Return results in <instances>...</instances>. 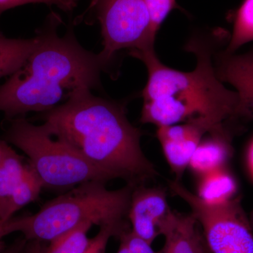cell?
I'll use <instances>...</instances> for the list:
<instances>
[{
  "instance_id": "obj_1",
  "label": "cell",
  "mask_w": 253,
  "mask_h": 253,
  "mask_svg": "<svg viewBox=\"0 0 253 253\" xmlns=\"http://www.w3.org/2000/svg\"><path fill=\"white\" fill-rule=\"evenodd\" d=\"M43 126L66 141L113 179L139 186L158 173L141 146L140 129L132 126L124 106L78 90L61 105L43 113Z\"/></svg>"
},
{
  "instance_id": "obj_2",
  "label": "cell",
  "mask_w": 253,
  "mask_h": 253,
  "mask_svg": "<svg viewBox=\"0 0 253 253\" xmlns=\"http://www.w3.org/2000/svg\"><path fill=\"white\" fill-rule=\"evenodd\" d=\"M186 49L197 59L196 68L190 72L163 64L154 48L129 51L148 71L141 122L158 127L197 121L214 131L224 127L226 120L241 117L239 95L226 89L217 77L211 46L194 38Z\"/></svg>"
},
{
  "instance_id": "obj_3",
  "label": "cell",
  "mask_w": 253,
  "mask_h": 253,
  "mask_svg": "<svg viewBox=\"0 0 253 253\" xmlns=\"http://www.w3.org/2000/svg\"><path fill=\"white\" fill-rule=\"evenodd\" d=\"M61 20L49 16L47 26L38 33L40 41L22 67L0 85V112L5 119L30 112H46L76 91L100 85L110 63L100 54L84 49L72 33H57Z\"/></svg>"
},
{
  "instance_id": "obj_4",
  "label": "cell",
  "mask_w": 253,
  "mask_h": 253,
  "mask_svg": "<svg viewBox=\"0 0 253 253\" xmlns=\"http://www.w3.org/2000/svg\"><path fill=\"white\" fill-rule=\"evenodd\" d=\"M106 184L87 181L51 199L38 212L21 217L20 232L27 241L50 242L85 222L129 231L126 219L134 186L109 190Z\"/></svg>"
},
{
  "instance_id": "obj_5",
  "label": "cell",
  "mask_w": 253,
  "mask_h": 253,
  "mask_svg": "<svg viewBox=\"0 0 253 253\" xmlns=\"http://www.w3.org/2000/svg\"><path fill=\"white\" fill-rule=\"evenodd\" d=\"M6 121L9 124L4 140L28 156L44 187L73 189L87 181L113 180L108 173L89 162L66 141L50 133L43 125L33 124L24 116Z\"/></svg>"
},
{
  "instance_id": "obj_6",
  "label": "cell",
  "mask_w": 253,
  "mask_h": 253,
  "mask_svg": "<svg viewBox=\"0 0 253 253\" xmlns=\"http://www.w3.org/2000/svg\"><path fill=\"white\" fill-rule=\"evenodd\" d=\"M169 186L189 205L191 214L202 226L211 253H253V229L239 200L210 206L179 181H169Z\"/></svg>"
},
{
  "instance_id": "obj_7",
  "label": "cell",
  "mask_w": 253,
  "mask_h": 253,
  "mask_svg": "<svg viewBox=\"0 0 253 253\" xmlns=\"http://www.w3.org/2000/svg\"><path fill=\"white\" fill-rule=\"evenodd\" d=\"M89 9L101 25L104 49L99 54L106 62H112L121 50L154 48L156 36L145 0H91Z\"/></svg>"
},
{
  "instance_id": "obj_8",
  "label": "cell",
  "mask_w": 253,
  "mask_h": 253,
  "mask_svg": "<svg viewBox=\"0 0 253 253\" xmlns=\"http://www.w3.org/2000/svg\"><path fill=\"white\" fill-rule=\"evenodd\" d=\"M170 209L166 190L146 187L144 184L134 186L128 213L131 231L152 244L160 236V223Z\"/></svg>"
},
{
  "instance_id": "obj_9",
  "label": "cell",
  "mask_w": 253,
  "mask_h": 253,
  "mask_svg": "<svg viewBox=\"0 0 253 253\" xmlns=\"http://www.w3.org/2000/svg\"><path fill=\"white\" fill-rule=\"evenodd\" d=\"M210 132L212 130L208 126L197 121L158 126V141L176 181H179L189 167L191 158L204 136Z\"/></svg>"
},
{
  "instance_id": "obj_10",
  "label": "cell",
  "mask_w": 253,
  "mask_h": 253,
  "mask_svg": "<svg viewBox=\"0 0 253 253\" xmlns=\"http://www.w3.org/2000/svg\"><path fill=\"white\" fill-rule=\"evenodd\" d=\"M217 77L236 89L241 117L253 119V49L242 54L223 51L217 57Z\"/></svg>"
},
{
  "instance_id": "obj_11",
  "label": "cell",
  "mask_w": 253,
  "mask_h": 253,
  "mask_svg": "<svg viewBox=\"0 0 253 253\" xmlns=\"http://www.w3.org/2000/svg\"><path fill=\"white\" fill-rule=\"evenodd\" d=\"M199 225L192 214L170 209L158 226L160 235L165 239L162 253H208L207 244Z\"/></svg>"
},
{
  "instance_id": "obj_12",
  "label": "cell",
  "mask_w": 253,
  "mask_h": 253,
  "mask_svg": "<svg viewBox=\"0 0 253 253\" xmlns=\"http://www.w3.org/2000/svg\"><path fill=\"white\" fill-rule=\"evenodd\" d=\"M203 138L190 161L189 167L203 176L224 168L230 154V134L225 127L209 133Z\"/></svg>"
},
{
  "instance_id": "obj_13",
  "label": "cell",
  "mask_w": 253,
  "mask_h": 253,
  "mask_svg": "<svg viewBox=\"0 0 253 253\" xmlns=\"http://www.w3.org/2000/svg\"><path fill=\"white\" fill-rule=\"evenodd\" d=\"M28 163L4 141L0 161V220H8L11 198L24 176Z\"/></svg>"
},
{
  "instance_id": "obj_14",
  "label": "cell",
  "mask_w": 253,
  "mask_h": 253,
  "mask_svg": "<svg viewBox=\"0 0 253 253\" xmlns=\"http://www.w3.org/2000/svg\"><path fill=\"white\" fill-rule=\"evenodd\" d=\"M201 177L196 195L205 204L219 206L234 199L236 181L225 168L208 173Z\"/></svg>"
},
{
  "instance_id": "obj_15",
  "label": "cell",
  "mask_w": 253,
  "mask_h": 253,
  "mask_svg": "<svg viewBox=\"0 0 253 253\" xmlns=\"http://www.w3.org/2000/svg\"><path fill=\"white\" fill-rule=\"evenodd\" d=\"M39 41L38 34L31 39H16L7 38L0 31V79L22 67Z\"/></svg>"
},
{
  "instance_id": "obj_16",
  "label": "cell",
  "mask_w": 253,
  "mask_h": 253,
  "mask_svg": "<svg viewBox=\"0 0 253 253\" xmlns=\"http://www.w3.org/2000/svg\"><path fill=\"white\" fill-rule=\"evenodd\" d=\"M43 188L44 186L41 178L28 162L23 180L10 201L7 211L8 219L14 217L15 213L25 206L36 201Z\"/></svg>"
},
{
  "instance_id": "obj_17",
  "label": "cell",
  "mask_w": 253,
  "mask_h": 253,
  "mask_svg": "<svg viewBox=\"0 0 253 253\" xmlns=\"http://www.w3.org/2000/svg\"><path fill=\"white\" fill-rule=\"evenodd\" d=\"M253 41V0H244L236 13L230 42L225 51L235 53L241 46Z\"/></svg>"
},
{
  "instance_id": "obj_18",
  "label": "cell",
  "mask_w": 253,
  "mask_h": 253,
  "mask_svg": "<svg viewBox=\"0 0 253 253\" xmlns=\"http://www.w3.org/2000/svg\"><path fill=\"white\" fill-rule=\"evenodd\" d=\"M93 224L85 222L73 230L50 241L42 253H82L86 249L89 239L88 231Z\"/></svg>"
},
{
  "instance_id": "obj_19",
  "label": "cell",
  "mask_w": 253,
  "mask_h": 253,
  "mask_svg": "<svg viewBox=\"0 0 253 253\" xmlns=\"http://www.w3.org/2000/svg\"><path fill=\"white\" fill-rule=\"evenodd\" d=\"M150 17H151V27L154 36L156 34L163 21L167 18L168 14L176 8H179L176 0H145Z\"/></svg>"
},
{
  "instance_id": "obj_20",
  "label": "cell",
  "mask_w": 253,
  "mask_h": 253,
  "mask_svg": "<svg viewBox=\"0 0 253 253\" xmlns=\"http://www.w3.org/2000/svg\"><path fill=\"white\" fill-rule=\"evenodd\" d=\"M99 232L92 239H89L86 249L82 253H106L110 239L113 236L119 238L123 233L115 226H100Z\"/></svg>"
},
{
  "instance_id": "obj_21",
  "label": "cell",
  "mask_w": 253,
  "mask_h": 253,
  "mask_svg": "<svg viewBox=\"0 0 253 253\" xmlns=\"http://www.w3.org/2000/svg\"><path fill=\"white\" fill-rule=\"evenodd\" d=\"M78 0H0V16L4 11L16 6L28 4L42 3L51 6H57L64 11H72L76 7Z\"/></svg>"
},
{
  "instance_id": "obj_22",
  "label": "cell",
  "mask_w": 253,
  "mask_h": 253,
  "mask_svg": "<svg viewBox=\"0 0 253 253\" xmlns=\"http://www.w3.org/2000/svg\"><path fill=\"white\" fill-rule=\"evenodd\" d=\"M119 240H123L127 246L131 253H162V251H156L152 244L135 235L131 230L123 233Z\"/></svg>"
},
{
  "instance_id": "obj_23",
  "label": "cell",
  "mask_w": 253,
  "mask_h": 253,
  "mask_svg": "<svg viewBox=\"0 0 253 253\" xmlns=\"http://www.w3.org/2000/svg\"><path fill=\"white\" fill-rule=\"evenodd\" d=\"M21 222V217H13L8 220H0V253L6 249L3 241L4 238L12 233L19 232Z\"/></svg>"
},
{
  "instance_id": "obj_24",
  "label": "cell",
  "mask_w": 253,
  "mask_h": 253,
  "mask_svg": "<svg viewBox=\"0 0 253 253\" xmlns=\"http://www.w3.org/2000/svg\"><path fill=\"white\" fill-rule=\"evenodd\" d=\"M27 244L26 239H18L14 241V244L9 247L6 248L2 252L0 253H23L25 248Z\"/></svg>"
},
{
  "instance_id": "obj_25",
  "label": "cell",
  "mask_w": 253,
  "mask_h": 253,
  "mask_svg": "<svg viewBox=\"0 0 253 253\" xmlns=\"http://www.w3.org/2000/svg\"><path fill=\"white\" fill-rule=\"evenodd\" d=\"M247 163L249 172L253 178V139L249 145L247 153Z\"/></svg>"
},
{
  "instance_id": "obj_26",
  "label": "cell",
  "mask_w": 253,
  "mask_h": 253,
  "mask_svg": "<svg viewBox=\"0 0 253 253\" xmlns=\"http://www.w3.org/2000/svg\"><path fill=\"white\" fill-rule=\"evenodd\" d=\"M120 242L121 243H120L119 249H118L116 253H131L126 243L123 240H120Z\"/></svg>"
},
{
  "instance_id": "obj_27",
  "label": "cell",
  "mask_w": 253,
  "mask_h": 253,
  "mask_svg": "<svg viewBox=\"0 0 253 253\" xmlns=\"http://www.w3.org/2000/svg\"><path fill=\"white\" fill-rule=\"evenodd\" d=\"M4 139H0V161H1V156H2L3 146H4Z\"/></svg>"
},
{
  "instance_id": "obj_28",
  "label": "cell",
  "mask_w": 253,
  "mask_h": 253,
  "mask_svg": "<svg viewBox=\"0 0 253 253\" xmlns=\"http://www.w3.org/2000/svg\"><path fill=\"white\" fill-rule=\"evenodd\" d=\"M250 222H251V226H252L253 229V211L251 213V217L249 218Z\"/></svg>"
},
{
  "instance_id": "obj_29",
  "label": "cell",
  "mask_w": 253,
  "mask_h": 253,
  "mask_svg": "<svg viewBox=\"0 0 253 253\" xmlns=\"http://www.w3.org/2000/svg\"><path fill=\"white\" fill-rule=\"evenodd\" d=\"M208 253H211V252H210L209 250H208Z\"/></svg>"
}]
</instances>
